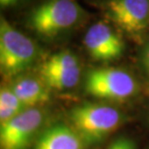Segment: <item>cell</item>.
I'll use <instances>...</instances> for the list:
<instances>
[{"label":"cell","instance_id":"12","mask_svg":"<svg viewBox=\"0 0 149 149\" xmlns=\"http://www.w3.org/2000/svg\"><path fill=\"white\" fill-rule=\"evenodd\" d=\"M107 149H136L134 139L125 136H120L114 139Z\"/></svg>","mask_w":149,"mask_h":149},{"label":"cell","instance_id":"14","mask_svg":"<svg viewBox=\"0 0 149 149\" xmlns=\"http://www.w3.org/2000/svg\"><path fill=\"white\" fill-rule=\"evenodd\" d=\"M17 1H19V0H0V3H1L2 6H8L11 4H14V3H16Z\"/></svg>","mask_w":149,"mask_h":149},{"label":"cell","instance_id":"5","mask_svg":"<svg viewBox=\"0 0 149 149\" xmlns=\"http://www.w3.org/2000/svg\"><path fill=\"white\" fill-rule=\"evenodd\" d=\"M45 119L40 109L29 108L16 117L1 123V149H27Z\"/></svg>","mask_w":149,"mask_h":149},{"label":"cell","instance_id":"8","mask_svg":"<svg viewBox=\"0 0 149 149\" xmlns=\"http://www.w3.org/2000/svg\"><path fill=\"white\" fill-rule=\"evenodd\" d=\"M108 10L115 24L129 34L141 32L149 20V0H111Z\"/></svg>","mask_w":149,"mask_h":149},{"label":"cell","instance_id":"3","mask_svg":"<svg viewBox=\"0 0 149 149\" xmlns=\"http://www.w3.org/2000/svg\"><path fill=\"white\" fill-rule=\"evenodd\" d=\"M79 17L80 9L74 0H47L34 9L30 24L38 34L52 37L72 27Z\"/></svg>","mask_w":149,"mask_h":149},{"label":"cell","instance_id":"15","mask_svg":"<svg viewBox=\"0 0 149 149\" xmlns=\"http://www.w3.org/2000/svg\"><path fill=\"white\" fill-rule=\"evenodd\" d=\"M148 149H149V148H148Z\"/></svg>","mask_w":149,"mask_h":149},{"label":"cell","instance_id":"9","mask_svg":"<svg viewBox=\"0 0 149 149\" xmlns=\"http://www.w3.org/2000/svg\"><path fill=\"white\" fill-rule=\"evenodd\" d=\"M85 145L71 125L58 123L44 131L34 149H84Z\"/></svg>","mask_w":149,"mask_h":149},{"label":"cell","instance_id":"2","mask_svg":"<svg viewBox=\"0 0 149 149\" xmlns=\"http://www.w3.org/2000/svg\"><path fill=\"white\" fill-rule=\"evenodd\" d=\"M38 57V47L30 38L13 27L4 17L0 22V67L13 77L27 70Z\"/></svg>","mask_w":149,"mask_h":149},{"label":"cell","instance_id":"1","mask_svg":"<svg viewBox=\"0 0 149 149\" xmlns=\"http://www.w3.org/2000/svg\"><path fill=\"white\" fill-rule=\"evenodd\" d=\"M123 120V115L111 106L85 103L71 109L70 125L85 144L103 141L115 131Z\"/></svg>","mask_w":149,"mask_h":149},{"label":"cell","instance_id":"6","mask_svg":"<svg viewBox=\"0 0 149 149\" xmlns=\"http://www.w3.org/2000/svg\"><path fill=\"white\" fill-rule=\"evenodd\" d=\"M40 76L49 89L64 90L72 88L79 80V60L68 50L57 52L43 64Z\"/></svg>","mask_w":149,"mask_h":149},{"label":"cell","instance_id":"7","mask_svg":"<svg viewBox=\"0 0 149 149\" xmlns=\"http://www.w3.org/2000/svg\"><path fill=\"white\" fill-rule=\"evenodd\" d=\"M83 44L95 60L109 61L120 57L124 50L121 38L106 23L97 22L85 33Z\"/></svg>","mask_w":149,"mask_h":149},{"label":"cell","instance_id":"11","mask_svg":"<svg viewBox=\"0 0 149 149\" xmlns=\"http://www.w3.org/2000/svg\"><path fill=\"white\" fill-rule=\"evenodd\" d=\"M27 108L11 87H2L0 91V121L4 123L26 111Z\"/></svg>","mask_w":149,"mask_h":149},{"label":"cell","instance_id":"10","mask_svg":"<svg viewBox=\"0 0 149 149\" xmlns=\"http://www.w3.org/2000/svg\"><path fill=\"white\" fill-rule=\"evenodd\" d=\"M10 87L27 108H37L50 99L49 88L42 79L30 76L20 77Z\"/></svg>","mask_w":149,"mask_h":149},{"label":"cell","instance_id":"4","mask_svg":"<svg viewBox=\"0 0 149 149\" xmlns=\"http://www.w3.org/2000/svg\"><path fill=\"white\" fill-rule=\"evenodd\" d=\"M86 92L100 99L122 101L132 97L136 90L135 79L118 68H96L85 76Z\"/></svg>","mask_w":149,"mask_h":149},{"label":"cell","instance_id":"13","mask_svg":"<svg viewBox=\"0 0 149 149\" xmlns=\"http://www.w3.org/2000/svg\"><path fill=\"white\" fill-rule=\"evenodd\" d=\"M143 64L149 74V45L145 47L144 52H143Z\"/></svg>","mask_w":149,"mask_h":149}]
</instances>
